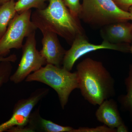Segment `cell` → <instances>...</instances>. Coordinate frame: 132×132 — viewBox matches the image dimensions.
Listing matches in <instances>:
<instances>
[{
  "mask_svg": "<svg viewBox=\"0 0 132 132\" xmlns=\"http://www.w3.org/2000/svg\"><path fill=\"white\" fill-rule=\"evenodd\" d=\"M12 63L9 61L0 62V88L10 80L13 69Z\"/></svg>",
  "mask_w": 132,
  "mask_h": 132,
  "instance_id": "16",
  "label": "cell"
},
{
  "mask_svg": "<svg viewBox=\"0 0 132 132\" xmlns=\"http://www.w3.org/2000/svg\"><path fill=\"white\" fill-rule=\"evenodd\" d=\"M101 35L103 40L112 44H130L132 39V24L128 21L119 22L101 28Z\"/></svg>",
  "mask_w": 132,
  "mask_h": 132,
  "instance_id": "10",
  "label": "cell"
},
{
  "mask_svg": "<svg viewBox=\"0 0 132 132\" xmlns=\"http://www.w3.org/2000/svg\"><path fill=\"white\" fill-rule=\"evenodd\" d=\"M31 10L17 13L0 39V57H5L11 50L22 48L24 38L37 29L31 21Z\"/></svg>",
  "mask_w": 132,
  "mask_h": 132,
  "instance_id": "5",
  "label": "cell"
},
{
  "mask_svg": "<svg viewBox=\"0 0 132 132\" xmlns=\"http://www.w3.org/2000/svg\"><path fill=\"white\" fill-rule=\"evenodd\" d=\"M99 106L95 116L100 122L112 129H116L124 124L117 103L113 99L105 100Z\"/></svg>",
  "mask_w": 132,
  "mask_h": 132,
  "instance_id": "11",
  "label": "cell"
},
{
  "mask_svg": "<svg viewBox=\"0 0 132 132\" xmlns=\"http://www.w3.org/2000/svg\"><path fill=\"white\" fill-rule=\"evenodd\" d=\"M26 82L38 81L49 86L58 95L62 108L64 109L72 91L79 88L78 75L64 68L47 64L26 78Z\"/></svg>",
  "mask_w": 132,
  "mask_h": 132,
  "instance_id": "3",
  "label": "cell"
},
{
  "mask_svg": "<svg viewBox=\"0 0 132 132\" xmlns=\"http://www.w3.org/2000/svg\"><path fill=\"white\" fill-rule=\"evenodd\" d=\"M49 0H18L15 2V8L17 13L31 10L40 9L45 7L46 2Z\"/></svg>",
  "mask_w": 132,
  "mask_h": 132,
  "instance_id": "15",
  "label": "cell"
},
{
  "mask_svg": "<svg viewBox=\"0 0 132 132\" xmlns=\"http://www.w3.org/2000/svg\"><path fill=\"white\" fill-rule=\"evenodd\" d=\"M28 132H73L75 128L64 126L43 119L39 113V108L31 114L26 126Z\"/></svg>",
  "mask_w": 132,
  "mask_h": 132,
  "instance_id": "12",
  "label": "cell"
},
{
  "mask_svg": "<svg viewBox=\"0 0 132 132\" xmlns=\"http://www.w3.org/2000/svg\"><path fill=\"white\" fill-rule=\"evenodd\" d=\"M40 31L43 36L40 53L46 60L47 64L60 67L62 65L67 50L61 45L56 33L45 29Z\"/></svg>",
  "mask_w": 132,
  "mask_h": 132,
  "instance_id": "9",
  "label": "cell"
},
{
  "mask_svg": "<svg viewBox=\"0 0 132 132\" xmlns=\"http://www.w3.org/2000/svg\"><path fill=\"white\" fill-rule=\"evenodd\" d=\"M44 8L32 13L31 21L36 28L56 33L71 45L77 36L85 34L79 17L74 16L63 0H49Z\"/></svg>",
  "mask_w": 132,
  "mask_h": 132,
  "instance_id": "2",
  "label": "cell"
},
{
  "mask_svg": "<svg viewBox=\"0 0 132 132\" xmlns=\"http://www.w3.org/2000/svg\"><path fill=\"white\" fill-rule=\"evenodd\" d=\"M17 60V56L16 55L12 54L7 57H0V62L3 61H9L12 62H15Z\"/></svg>",
  "mask_w": 132,
  "mask_h": 132,
  "instance_id": "20",
  "label": "cell"
},
{
  "mask_svg": "<svg viewBox=\"0 0 132 132\" xmlns=\"http://www.w3.org/2000/svg\"><path fill=\"white\" fill-rule=\"evenodd\" d=\"M80 19L93 27L132 20V15L121 9L113 0H82Z\"/></svg>",
  "mask_w": 132,
  "mask_h": 132,
  "instance_id": "4",
  "label": "cell"
},
{
  "mask_svg": "<svg viewBox=\"0 0 132 132\" xmlns=\"http://www.w3.org/2000/svg\"><path fill=\"white\" fill-rule=\"evenodd\" d=\"M128 12H129L132 15V6L129 8V9H128Z\"/></svg>",
  "mask_w": 132,
  "mask_h": 132,
  "instance_id": "23",
  "label": "cell"
},
{
  "mask_svg": "<svg viewBox=\"0 0 132 132\" xmlns=\"http://www.w3.org/2000/svg\"><path fill=\"white\" fill-rule=\"evenodd\" d=\"M116 129H112L105 125L95 128L80 127L75 129L73 132H116Z\"/></svg>",
  "mask_w": 132,
  "mask_h": 132,
  "instance_id": "18",
  "label": "cell"
},
{
  "mask_svg": "<svg viewBox=\"0 0 132 132\" xmlns=\"http://www.w3.org/2000/svg\"><path fill=\"white\" fill-rule=\"evenodd\" d=\"M49 92L48 88H38L28 98L18 101L15 104L10 119L0 125V132H7L14 127H24L27 126L33 109Z\"/></svg>",
  "mask_w": 132,
  "mask_h": 132,
  "instance_id": "8",
  "label": "cell"
},
{
  "mask_svg": "<svg viewBox=\"0 0 132 132\" xmlns=\"http://www.w3.org/2000/svg\"><path fill=\"white\" fill-rule=\"evenodd\" d=\"M76 69L79 88L90 104L100 105L115 95L114 79L101 62L86 58Z\"/></svg>",
  "mask_w": 132,
  "mask_h": 132,
  "instance_id": "1",
  "label": "cell"
},
{
  "mask_svg": "<svg viewBox=\"0 0 132 132\" xmlns=\"http://www.w3.org/2000/svg\"><path fill=\"white\" fill-rule=\"evenodd\" d=\"M116 4L121 9L126 12L132 6V0H113Z\"/></svg>",
  "mask_w": 132,
  "mask_h": 132,
  "instance_id": "19",
  "label": "cell"
},
{
  "mask_svg": "<svg viewBox=\"0 0 132 132\" xmlns=\"http://www.w3.org/2000/svg\"><path fill=\"white\" fill-rule=\"evenodd\" d=\"M36 31H33L27 37L22 47V54L19 66L10 79L15 84L22 82L29 75L47 64L46 60L36 48Z\"/></svg>",
  "mask_w": 132,
  "mask_h": 132,
  "instance_id": "6",
  "label": "cell"
},
{
  "mask_svg": "<svg viewBox=\"0 0 132 132\" xmlns=\"http://www.w3.org/2000/svg\"><path fill=\"white\" fill-rule=\"evenodd\" d=\"M63 1L71 13L74 16L79 17L82 7L80 0H63Z\"/></svg>",
  "mask_w": 132,
  "mask_h": 132,
  "instance_id": "17",
  "label": "cell"
},
{
  "mask_svg": "<svg viewBox=\"0 0 132 132\" xmlns=\"http://www.w3.org/2000/svg\"><path fill=\"white\" fill-rule=\"evenodd\" d=\"M1 5H2L1 3H0V6H1Z\"/></svg>",
  "mask_w": 132,
  "mask_h": 132,
  "instance_id": "25",
  "label": "cell"
},
{
  "mask_svg": "<svg viewBox=\"0 0 132 132\" xmlns=\"http://www.w3.org/2000/svg\"><path fill=\"white\" fill-rule=\"evenodd\" d=\"M10 1H12V0H0V3L2 4L3 3H5V2H7ZM14 1H15V0H14ZM16 1H17L18 0H16Z\"/></svg>",
  "mask_w": 132,
  "mask_h": 132,
  "instance_id": "22",
  "label": "cell"
},
{
  "mask_svg": "<svg viewBox=\"0 0 132 132\" xmlns=\"http://www.w3.org/2000/svg\"><path fill=\"white\" fill-rule=\"evenodd\" d=\"M131 46H130V52H131V53L132 54V39L131 42Z\"/></svg>",
  "mask_w": 132,
  "mask_h": 132,
  "instance_id": "24",
  "label": "cell"
},
{
  "mask_svg": "<svg viewBox=\"0 0 132 132\" xmlns=\"http://www.w3.org/2000/svg\"><path fill=\"white\" fill-rule=\"evenodd\" d=\"M116 132H128L127 128L125 126V124L120 125L116 128Z\"/></svg>",
  "mask_w": 132,
  "mask_h": 132,
  "instance_id": "21",
  "label": "cell"
},
{
  "mask_svg": "<svg viewBox=\"0 0 132 132\" xmlns=\"http://www.w3.org/2000/svg\"><path fill=\"white\" fill-rule=\"evenodd\" d=\"M15 1L12 0L0 6V39L4 34L10 21L16 15Z\"/></svg>",
  "mask_w": 132,
  "mask_h": 132,
  "instance_id": "13",
  "label": "cell"
},
{
  "mask_svg": "<svg viewBox=\"0 0 132 132\" xmlns=\"http://www.w3.org/2000/svg\"><path fill=\"white\" fill-rule=\"evenodd\" d=\"M130 44H112L105 40L100 45L92 44L88 42L85 34L79 35L74 40L70 49L66 51L62 67L71 71L78 59L87 54L96 50L108 49L127 53L130 52Z\"/></svg>",
  "mask_w": 132,
  "mask_h": 132,
  "instance_id": "7",
  "label": "cell"
},
{
  "mask_svg": "<svg viewBox=\"0 0 132 132\" xmlns=\"http://www.w3.org/2000/svg\"><path fill=\"white\" fill-rule=\"evenodd\" d=\"M125 85L127 88V94L120 96L119 98L123 108L129 111L132 116V65L130 67L128 77L125 79Z\"/></svg>",
  "mask_w": 132,
  "mask_h": 132,
  "instance_id": "14",
  "label": "cell"
}]
</instances>
